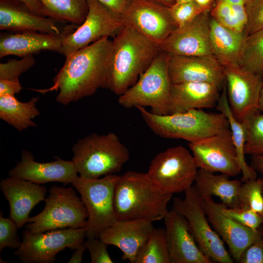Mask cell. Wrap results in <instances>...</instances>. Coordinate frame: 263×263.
<instances>
[{"label":"cell","instance_id":"obj_1","mask_svg":"<svg viewBox=\"0 0 263 263\" xmlns=\"http://www.w3.org/2000/svg\"><path fill=\"white\" fill-rule=\"evenodd\" d=\"M112 47V40L105 37L72 53L46 91H57L56 101L66 105L107 88Z\"/></svg>","mask_w":263,"mask_h":263},{"label":"cell","instance_id":"obj_2","mask_svg":"<svg viewBox=\"0 0 263 263\" xmlns=\"http://www.w3.org/2000/svg\"><path fill=\"white\" fill-rule=\"evenodd\" d=\"M160 51V47L124 25L112 40L107 88L121 95L132 86Z\"/></svg>","mask_w":263,"mask_h":263},{"label":"cell","instance_id":"obj_3","mask_svg":"<svg viewBox=\"0 0 263 263\" xmlns=\"http://www.w3.org/2000/svg\"><path fill=\"white\" fill-rule=\"evenodd\" d=\"M172 194L161 192L147 173L129 170L120 175L116 184L113 207L118 220L163 219Z\"/></svg>","mask_w":263,"mask_h":263},{"label":"cell","instance_id":"obj_4","mask_svg":"<svg viewBox=\"0 0 263 263\" xmlns=\"http://www.w3.org/2000/svg\"><path fill=\"white\" fill-rule=\"evenodd\" d=\"M149 128L157 135L170 139H182L192 143L230 129L225 115L207 113L201 109L159 115L143 107L137 108Z\"/></svg>","mask_w":263,"mask_h":263},{"label":"cell","instance_id":"obj_5","mask_svg":"<svg viewBox=\"0 0 263 263\" xmlns=\"http://www.w3.org/2000/svg\"><path fill=\"white\" fill-rule=\"evenodd\" d=\"M72 151L77 173L90 179L119 172L130 156L128 148L113 132L89 135L75 144Z\"/></svg>","mask_w":263,"mask_h":263},{"label":"cell","instance_id":"obj_6","mask_svg":"<svg viewBox=\"0 0 263 263\" xmlns=\"http://www.w3.org/2000/svg\"><path fill=\"white\" fill-rule=\"evenodd\" d=\"M171 85L167 54L160 50L137 81L119 95L118 102L127 109L148 106L154 113L168 114Z\"/></svg>","mask_w":263,"mask_h":263},{"label":"cell","instance_id":"obj_7","mask_svg":"<svg viewBox=\"0 0 263 263\" xmlns=\"http://www.w3.org/2000/svg\"><path fill=\"white\" fill-rule=\"evenodd\" d=\"M42 211L30 217L27 229L31 233L68 228L86 227L88 212L81 198L72 188L53 186Z\"/></svg>","mask_w":263,"mask_h":263},{"label":"cell","instance_id":"obj_8","mask_svg":"<svg viewBox=\"0 0 263 263\" xmlns=\"http://www.w3.org/2000/svg\"><path fill=\"white\" fill-rule=\"evenodd\" d=\"M119 177L116 174L96 179L77 176L71 183L80 194L88 212L87 238H98L102 231L117 220L113 201Z\"/></svg>","mask_w":263,"mask_h":263},{"label":"cell","instance_id":"obj_9","mask_svg":"<svg viewBox=\"0 0 263 263\" xmlns=\"http://www.w3.org/2000/svg\"><path fill=\"white\" fill-rule=\"evenodd\" d=\"M197 171L193 155L184 147L177 146L156 155L146 173L161 192L172 194L192 186Z\"/></svg>","mask_w":263,"mask_h":263},{"label":"cell","instance_id":"obj_10","mask_svg":"<svg viewBox=\"0 0 263 263\" xmlns=\"http://www.w3.org/2000/svg\"><path fill=\"white\" fill-rule=\"evenodd\" d=\"M185 197L173 199L172 209L183 216L189 223L199 248L212 261L233 263L219 235L210 226L201 196L194 186L185 191Z\"/></svg>","mask_w":263,"mask_h":263},{"label":"cell","instance_id":"obj_11","mask_svg":"<svg viewBox=\"0 0 263 263\" xmlns=\"http://www.w3.org/2000/svg\"><path fill=\"white\" fill-rule=\"evenodd\" d=\"M19 247L14 252L23 263H52L56 254L65 248L75 250L85 241L86 227L56 229L31 233L27 229L22 234Z\"/></svg>","mask_w":263,"mask_h":263},{"label":"cell","instance_id":"obj_12","mask_svg":"<svg viewBox=\"0 0 263 263\" xmlns=\"http://www.w3.org/2000/svg\"><path fill=\"white\" fill-rule=\"evenodd\" d=\"M87 2L89 10L84 21L75 31L68 32L63 40L60 53L66 57L103 38L114 37L125 25L120 17L96 0Z\"/></svg>","mask_w":263,"mask_h":263},{"label":"cell","instance_id":"obj_13","mask_svg":"<svg viewBox=\"0 0 263 263\" xmlns=\"http://www.w3.org/2000/svg\"><path fill=\"white\" fill-rule=\"evenodd\" d=\"M121 18L125 25L159 47L177 28L169 7L151 0H132Z\"/></svg>","mask_w":263,"mask_h":263},{"label":"cell","instance_id":"obj_14","mask_svg":"<svg viewBox=\"0 0 263 263\" xmlns=\"http://www.w3.org/2000/svg\"><path fill=\"white\" fill-rule=\"evenodd\" d=\"M188 146L198 168L229 176L241 173L230 129L189 143Z\"/></svg>","mask_w":263,"mask_h":263},{"label":"cell","instance_id":"obj_15","mask_svg":"<svg viewBox=\"0 0 263 263\" xmlns=\"http://www.w3.org/2000/svg\"><path fill=\"white\" fill-rule=\"evenodd\" d=\"M223 67L229 105L235 117L242 122L260 111L263 76L240 65Z\"/></svg>","mask_w":263,"mask_h":263},{"label":"cell","instance_id":"obj_16","mask_svg":"<svg viewBox=\"0 0 263 263\" xmlns=\"http://www.w3.org/2000/svg\"><path fill=\"white\" fill-rule=\"evenodd\" d=\"M166 54L185 56H212L210 19L201 14L175 29L160 46Z\"/></svg>","mask_w":263,"mask_h":263},{"label":"cell","instance_id":"obj_17","mask_svg":"<svg viewBox=\"0 0 263 263\" xmlns=\"http://www.w3.org/2000/svg\"><path fill=\"white\" fill-rule=\"evenodd\" d=\"M166 54L172 84L201 82L212 83L220 87L225 81L224 67L213 56Z\"/></svg>","mask_w":263,"mask_h":263},{"label":"cell","instance_id":"obj_18","mask_svg":"<svg viewBox=\"0 0 263 263\" xmlns=\"http://www.w3.org/2000/svg\"><path fill=\"white\" fill-rule=\"evenodd\" d=\"M202 198L208 222L226 243L232 257L238 262L244 250L263 234V227L256 231L244 226L224 214L220 203H216L212 196Z\"/></svg>","mask_w":263,"mask_h":263},{"label":"cell","instance_id":"obj_19","mask_svg":"<svg viewBox=\"0 0 263 263\" xmlns=\"http://www.w3.org/2000/svg\"><path fill=\"white\" fill-rule=\"evenodd\" d=\"M171 263H211L196 244L187 219L172 209L163 219Z\"/></svg>","mask_w":263,"mask_h":263},{"label":"cell","instance_id":"obj_20","mask_svg":"<svg viewBox=\"0 0 263 263\" xmlns=\"http://www.w3.org/2000/svg\"><path fill=\"white\" fill-rule=\"evenodd\" d=\"M77 172L72 161L57 158L54 161L40 163L35 161L29 151H21L20 160L8 172V175L37 184L58 182L66 185L77 177Z\"/></svg>","mask_w":263,"mask_h":263},{"label":"cell","instance_id":"obj_21","mask_svg":"<svg viewBox=\"0 0 263 263\" xmlns=\"http://www.w3.org/2000/svg\"><path fill=\"white\" fill-rule=\"evenodd\" d=\"M152 222L145 220H118L100 233L98 238L109 245L118 247L122 259L134 263L140 248L151 236Z\"/></svg>","mask_w":263,"mask_h":263},{"label":"cell","instance_id":"obj_22","mask_svg":"<svg viewBox=\"0 0 263 263\" xmlns=\"http://www.w3.org/2000/svg\"><path fill=\"white\" fill-rule=\"evenodd\" d=\"M0 188L9 203L10 218L18 228L28 222L29 214L36 205L46 199L45 186L19 178L1 179Z\"/></svg>","mask_w":263,"mask_h":263},{"label":"cell","instance_id":"obj_23","mask_svg":"<svg viewBox=\"0 0 263 263\" xmlns=\"http://www.w3.org/2000/svg\"><path fill=\"white\" fill-rule=\"evenodd\" d=\"M68 32L69 31L61 34H52L26 31L15 34H1L0 57L9 55L23 57L46 50L60 53L63 40Z\"/></svg>","mask_w":263,"mask_h":263},{"label":"cell","instance_id":"obj_24","mask_svg":"<svg viewBox=\"0 0 263 263\" xmlns=\"http://www.w3.org/2000/svg\"><path fill=\"white\" fill-rule=\"evenodd\" d=\"M53 18L32 12L18 0H0V29L61 34Z\"/></svg>","mask_w":263,"mask_h":263},{"label":"cell","instance_id":"obj_25","mask_svg":"<svg viewBox=\"0 0 263 263\" xmlns=\"http://www.w3.org/2000/svg\"><path fill=\"white\" fill-rule=\"evenodd\" d=\"M219 88L217 85L207 82L172 84L169 114L213 107L220 97Z\"/></svg>","mask_w":263,"mask_h":263},{"label":"cell","instance_id":"obj_26","mask_svg":"<svg viewBox=\"0 0 263 263\" xmlns=\"http://www.w3.org/2000/svg\"><path fill=\"white\" fill-rule=\"evenodd\" d=\"M210 28L212 56L223 66L240 65L244 33L229 29L213 18Z\"/></svg>","mask_w":263,"mask_h":263},{"label":"cell","instance_id":"obj_27","mask_svg":"<svg viewBox=\"0 0 263 263\" xmlns=\"http://www.w3.org/2000/svg\"><path fill=\"white\" fill-rule=\"evenodd\" d=\"M229 177L225 173L216 175L199 169L194 186L202 197L215 196L228 207H239V194L243 182L230 180Z\"/></svg>","mask_w":263,"mask_h":263},{"label":"cell","instance_id":"obj_28","mask_svg":"<svg viewBox=\"0 0 263 263\" xmlns=\"http://www.w3.org/2000/svg\"><path fill=\"white\" fill-rule=\"evenodd\" d=\"M217 109L225 115L228 121L237 154L238 163L242 174L241 181L244 183L257 179V172L247 164L245 158L246 135L244 125L242 122L236 119L231 111L228 101L226 87L225 85L223 86L222 94L218 100Z\"/></svg>","mask_w":263,"mask_h":263},{"label":"cell","instance_id":"obj_29","mask_svg":"<svg viewBox=\"0 0 263 263\" xmlns=\"http://www.w3.org/2000/svg\"><path fill=\"white\" fill-rule=\"evenodd\" d=\"M39 97H33L29 101L23 102L15 95L0 97V118L19 132L31 127H36L33 121L40 112L36 104Z\"/></svg>","mask_w":263,"mask_h":263},{"label":"cell","instance_id":"obj_30","mask_svg":"<svg viewBox=\"0 0 263 263\" xmlns=\"http://www.w3.org/2000/svg\"><path fill=\"white\" fill-rule=\"evenodd\" d=\"M48 17L59 22L67 21L80 25L89 10L87 0H38Z\"/></svg>","mask_w":263,"mask_h":263},{"label":"cell","instance_id":"obj_31","mask_svg":"<svg viewBox=\"0 0 263 263\" xmlns=\"http://www.w3.org/2000/svg\"><path fill=\"white\" fill-rule=\"evenodd\" d=\"M134 263H171L165 228H154L139 250Z\"/></svg>","mask_w":263,"mask_h":263},{"label":"cell","instance_id":"obj_32","mask_svg":"<svg viewBox=\"0 0 263 263\" xmlns=\"http://www.w3.org/2000/svg\"><path fill=\"white\" fill-rule=\"evenodd\" d=\"M240 65L263 76V28L245 37Z\"/></svg>","mask_w":263,"mask_h":263},{"label":"cell","instance_id":"obj_33","mask_svg":"<svg viewBox=\"0 0 263 263\" xmlns=\"http://www.w3.org/2000/svg\"><path fill=\"white\" fill-rule=\"evenodd\" d=\"M245 132V154L263 155V113L258 111L242 121Z\"/></svg>","mask_w":263,"mask_h":263},{"label":"cell","instance_id":"obj_34","mask_svg":"<svg viewBox=\"0 0 263 263\" xmlns=\"http://www.w3.org/2000/svg\"><path fill=\"white\" fill-rule=\"evenodd\" d=\"M239 207L251 209L263 220V183L262 178L243 183L239 194Z\"/></svg>","mask_w":263,"mask_h":263},{"label":"cell","instance_id":"obj_35","mask_svg":"<svg viewBox=\"0 0 263 263\" xmlns=\"http://www.w3.org/2000/svg\"><path fill=\"white\" fill-rule=\"evenodd\" d=\"M212 18L221 25L238 32L244 33L247 19L244 14L234 12L231 4L225 0H219L211 12Z\"/></svg>","mask_w":263,"mask_h":263},{"label":"cell","instance_id":"obj_36","mask_svg":"<svg viewBox=\"0 0 263 263\" xmlns=\"http://www.w3.org/2000/svg\"><path fill=\"white\" fill-rule=\"evenodd\" d=\"M220 204L222 212L241 225L256 231L263 227V220L255 211L240 207H228L222 203Z\"/></svg>","mask_w":263,"mask_h":263},{"label":"cell","instance_id":"obj_37","mask_svg":"<svg viewBox=\"0 0 263 263\" xmlns=\"http://www.w3.org/2000/svg\"><path fill=\"white\" fill-rule=\"evenodd\" d=\"M206 8L198 5L194 0H191L186 2L176 3L169 7V10L178 28L187 24L203 13Z\"/></svg>","mask_w":263,"mask_h":263},{"label":"cell","instance_id":"obj_38","mask_svg":"<svg viewBox=\"0 0 263 263\" xmlns=\"http://www.w3.org/2000/svg\"><path fill=\"white\" fill-rule=\"evenodd\" d=\"M33 56L22 57L21 59H11L0 64V79L19 78L23 73L30 69L35 63Z\"/></svg>","mask_w":263,"mask_h":263},{"label":"cell","instance_id":"obj_39","mask_svg":"<svg viewBox=\"0 0 263 263\" xmlns=\"http://www.w3.org/2000/svg\"><path fill=\"white\" fill-rule=\"evenodd\" d=\"M18 226L10 217L4 218L1 211L0 215V251L8 247L18 249L21 244L18 234Z\"/></svg>","mask_w":263,"mask_h":263},{"label":"cell","instance_id":"obj_40","mask_svg":"<svg viewBox=\"0 0 263 263\" xmlns=\"http://www.w3.org/2000/svg\"><path fill=\"white\" fill-rule=\"evenodd\" d=\"M247 21L244 31L245 37L263 28V0H253L245 3Z\"/></svg>","mask_w":263,"mask_h":263},{"label":"cell","instance_id":"obj_41","mask_svg":"<svg viewBox=\"0 0 263 263\" xmlns=\"http://www.w3.org/2000/svg\"><path fill=\"white\" fill-rule=\"evenodd\" d=\"M84 243L89 251L92 263H113L107 251L108 245L100 238H87Z\"/></svg>","mask_w":263,"mask_h":263},{"label":"cell","instance_id":"obj_42","mask_svg":"<svg viewBox=\"0 0 263 263\" xmlns=\"http://www.w3.org/2000/svg\"><path fill=\"white\" fill-rule=\"evenodd\" d=\"M240 263H263V234L243 252Z\"/></svg>","mask_w":263,"mask_h":263},{"label":"cell","instance_id":"obj_43","mask_svg":"<svg viewBox=\"0 0 263 263\" xmlns=\"http://www.w3.org/2000/svg\"><path fill=\"white\" fill-rule=\"evenodd\" d=\"M19 78L0 79V97L5 95H15L21 90Z\"/></svg>","mask_w":263,"mask_h":263},{"label":"cell","instance_id":"obj_44","mask_svg":"<svg viewBox=\"0 0 263 263\" xmlns=\"http://www.w3.org/2000/svg\"><path fill=\"white\" fill-rule=\"evenodd\" d=\"M114 14L121 17L132 0H96Z\"/></svg>","mask_w":263,"mask_h":263},{"label":"cell","instance_id":"obj_45","mask_svg":"<svg viewBox=\"0 0 263 263\" xmlns=\"http://www.w3.org/2000/svg\"><path fill=\"white\" fill-rule=\"evenodd\" d=\"M33 13L40 16L47 17L45 9L38 0H18Z\"/></svg>","mask_w":263,"mask_h":263},{"label":"cell","instance_id":"obj_46","mask_svg":"<svg viewBox=\"0 0 263 263\" xmlns=\"http://www.w3.org/2000/svg\"><path fill=\"white\" fill-rule=\"evenodd\" d=\"M86 248V246L84 242L79 247L75 249V252L71 258L68 262L69 263H80L83 259V254Z\"/></svg>","mask_w":263,"mask_h":263},{"label":"cell","instance_id":"obj_47","mask_svg":"<svg viewBox=\"0 0 263 263\" xmlns=\"http://www.w3.org/2000/svg\"><path fill=\"white\" fill-rule=\"evenodd\" d=\"M251 166L258 173L263 175V155H252Z\"/></svg>","mask_w":263,"mask_h":263},{"label":"cell","instance_id":"obj_48","mask_svg":"<svg viewBox=\"0 0 263 263\" xmlns=\"http://www.w3.org/2000/svg\"><path fill=\"white\" fill-rule=\"evenodd\" d=\"M168 7H170L176 3V0H151Z\"/></svg>","mask_w":263,"mask_h":263},{"label":"cell","instance_id":"obj_49","mask_svg":"<svg viewBox=\"0 0 263 263\" xmlns=\"http://www.w3.org/2000/svg\"><path fill=\"white\" fill-rule=\"evenodd\" d=\"M200 6L206 8L211 0H194Z\"/></svg>","mask_w":263,"mask_h":263},{"label":"cell","instance_id":"obj_50","mask_svg":"<svg viewBox=\"0 0 263 263\" xmlns=\"http://www.w3.org/2000/svg\"><path fill=\"white\" fill-rule=\"evenodd\" d=\"M258 108L260 111H263V86L260 94Z\"/></svg>","mask_w":263,"mask_h":263},{"label":"cell","instance_id":"obj_51","mask_svg":"<svg viewBox=\"0 0 263 263\" xmlns=\"http://www.w3.org/2000/svg\"><path fill=\"white\" fill-rule=\"evenodd\" d=\"M231 4H245V0H225Z\"/></svg>","mask_w":263,"mask_h":263},{"label":"cell","instance_id":"obj_52","mask_svg":"<svg viewBox=\"0 0 263 263\" xmlns=\"http://www.w3.org/2000/svg\"><path fill=\"white\" fill-rule=\"evenodd\" d=\"M191 0H176V3H183L189 1Z\"/></svg>","mask_w":263,"mask_h":263},{"label":"cell","instance_id":"obj_53","mask_svg":"<svg viewBox=\"0 0 263 263\" xmlns=\"http://www.w3.org/2000/svg\"><path fill=\"white\" fill-rule=\"evenodd\" d=\"M252 0H245V3H246V2H249L250 1H252Z\"/></svg>","mask_w":263,"mask_h":263},{"label":"cell","instance_id":"obj_54","mask_svg":"<svg viewBox=\"0 0 263 263\" xmlns=\"http://www.w3.org/2000/svg\"><path fill=\"white\" fill-rule=\"evenodd\" d=\"M262 180H263V177H262Z\"/></svg>","mask_w":263,"mask_h":263}]
</instances>
